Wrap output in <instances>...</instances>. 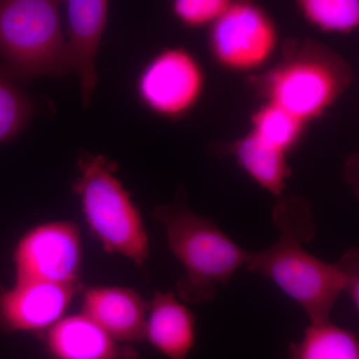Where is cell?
<instances>
[{"label":"cell","mask_w":359,"mask_h":359,"mask_svg":"<svg viewBox=\"0 0 359 359\" xmlns=\"http://www.w3.org/2000/svg\"><path fill=\"white\" fill-rule=\"evenodd\" d=\"M349 69L337 54L308 46L266 77L269 102L306 123L323 114L348 84Z\"/></svg>","instance_id":"cell-5"},{"label":"cell","mask_w":359,"mask_h":359,"mask_svg":"<svg viewBox=\"0 0 359 359\" xmlns=\"http://www.w3.org/2000/svg\"><path fill=\"white\" fill-rule=\"evenodd\" d=\"M285 154L254 132L236 144V155L243 169L257 185L278 198L285 192L290 176Z\"/></svg>","instance_id":"cell-14"},{"label":"cell","mask_w":359,"mask_h":359,"mask_svg":"<svg viewBox=\"0 0 359 359\" xmlns=\"http://www.w3.org/2000/svg\"><path fill=\"white\" fill-rule=\"evenodd\" d=\"M230 4L226 0H177L173 13L183 25L199 27L216 22Z\"/></svg>","instance_id":"cell-19"},{"label":"cell","mask_w":359,"mask_h":359,"mask_svg":"<svg viewBox=\"0 0 359 359\" xmlns=\"http://www.w3.org/2000/svg\"><path fill=\"white\" fill-rule=\"evenodd\" d=\"M149 306L130 287H93L83 292L82 313L117 341L132 344L145 339Z\"/></svg>","instance_id":"cell-11"},{"label":"cell","mask_w":359,"mask_h":359,"mask_svg":"<svg viewBox=\"0 0 359 359\" xmlns=\"http://www.w3.org/2000/svg\"><path fill=\"white\" fill-rule=\"evenodd\" d=\"M45 346L51 359H141L132 344L117 341L83 313L49 328Z\"/></svg>","instance_id":"cell-12"},{"label":"cell","mask_w":359,"mask_h":359,"mask_svg":"<svg viewBox=\"0 0 359 359\" xmlns=\"http://www.w3.org/2000/svg\"><path fill=\"white\" fill-rule=\"evenodd\" d=\"M14 282L78 285L82 264L79 228L70 221H51L29 229L13 252Z\"/></svg>","instance_id":"cell-6"},{"label":"cell","mask_w":359,"mask_h":359,"mask_svg":"<svg viewBox=\"0 0 359 359\" xmlns=\"http://www.w3.org/2000/svg\"><path fill=\"white\" fill-rule=\"evenodd\" d=\"M109 2L105 0H68L65 2L67 45L72 72L79 78L82 105H91L98 76L96 58L107 26Z\"/></svg>","instance_id":"cell-10"},{"label":"cell","mask_w":359,"mask_h":359,"mask_svg":"<svg viewBox=\"0 0 359 359\" xmlns=\"http://www.w3.org/2000/svg\"><path fill=\"white\" fill-rule=\"evenodd\" d=\"M34 106L18 81L0 69V144L11 140L32 120Z\"/></svg>","instance_id":"cell-17"},{"label":"cell","mask_w":359,"mask_h":359,"mask_svg":"<svg viewBox=\"0 0 359 359\" xmlns=\"http://www.w3.org/2000/svg\"><path fill=\"white\" fill-rule=\"evenodd\" d=\"M144 339L168 359H188L196 344L195 316L173 292H156Z\"/></svg>","instance_id":"cell-13"},{"label":"cell","mask_w":359,"mask_h":359,"mask_svg":"<svg viewBox=\"0 0 359 359\" xmlns=\"http://www.w3.org/2000/svg\"><path fill=\"white\" fill-rule=\"evenodd\" d=\"M0 56L4 70L15 81L69 75L59 2L0 1Z\"/></svg>","instance_id":"cell-4"},{"label":"cell","mask_w":359,"mask_h":359,"mask_svg":"<svg viewBox=\"0 0 359 359\" xmlns=\"http://www.w3.org/2000/svg\"><path fill=\"white\" fill-rule=\"evenodd\" d=\"M77 167L72 191L92 235L108 254L120 255L143 268L150 255L148 233L138 205L116 176L117 163L82 152Z\"/></svg>","instance_id":"cell-3"},{"label":"cell","mask_w":359,"mask_h":359,"mask_svg":"<svg viewBox=\"0 0 359 359\" xmlns=\"http://www.w3.org/2000/svg\"><path fill=\"white\" fill-rule=\"evenodd\" d=\"M252 122V132L285 152L297 143L306 124L271 102L264 104L255 113Z\"/></svg>","instance_id":"cell-16"},{"label":"cell","mask_w":359,"mask_h":359,"mask_svg":"<svg viewBox=\"0 0 359 359\" xmlns=\"http://www.w3.org/2000/svg\"><path fill=\"white\" fill-rule=\"evenodd\" d=\"M79 285L37 282H14L0 285V330L41 332L65 316Z\"/></svg>","instance_id":"cell-9"},{"label":"cell","mask_w":359,"mask_h":359,"mask_svg":"<svg viewBox=\"0 0 359 359\" xmlns=\"http://www.w3.org/2000/svg\"><path fill=\"white\" fill-rule=\"evenodd\" d=\"M276 26L259 7L230 4L212 26V50L229 69L248 71L264 65L275 51Z\"/></svg>","instance_id":"cell-8"},{"label":"cell","mask_w":359,"mask_h":359,"mask_svg":"<svg viewBox=\"0 0 359 359\" xmlns=\"http://www.w3.org/2000/svg\"><path fill=\"white\" fill-rule=\"evenodd\" d=\"M306 20L325 32L346 33L359 23V2L354 0H304L301 2Z\"/></svg>","instance_id":"cell-18"},{"label":"cell","mask_w":359,"mask_h":359,"mask_svg":"<svg viewBox=\"0 0 359 359\" xmlns=\"http://www.w3.org/2000/svg\"><path fill=\"white\" fill-rule=\"evenodd\" d=\"M204 74L195 57L183 48L161 51L142 70L137 90L142 103L156 114L177 119L202 95Z\"/></svg>","instance_id":"cell-7"},{"label":"cell","mask_w":359,"mask_h":359,"mask_svg":"<svg viewBox=\"0 0 359 359\" xmlns=\"http://www.w3.org/2000/svg\"><path fill=\"white\" fill-rule=\"evenodd\" d=\"M337 266L344 278V292L353 302L354 308L358 309L359 254L356 248H351L340 259Z\"/></svg>","instance_id":"cell-20"},{"label":"cell","mask_w":359,"mask_h":359,"mask_svg":"<svg viewBox=\"0 0 359 359\" xmlns=\"http://www.w3.org/2000/svg\"><path fill=\"white\" fill-rule=\"evenodd\" d=\"M290 359H359L358 337L330 320L311 323L302 339L290 344Z\"/></svg>","instance_id":"cell-15"},{"label":"cell","mask_w":359,"mask_h":359,"mask_svg":"<svg viewBox=\"0 0 359 359\" xmlns=\"http://www.w3.org/2000/svg\"><path fill=\"white\" fill-rule=\"evenodd\" d=\"M273 216L280 238L269 249L252 252L245 266L273 280L302 306L311 323L330 321L344 292V278L337 263H325L304 249L316 236L311 205L304 198H283Z\"/></svg>","instance_id":"cell-1"},{"label":"cell","mask_w":359,"mask_h":359,"mask_svg":"<svg viewBox=\"0 0 359 359\" xmlns=\"http://www.w3.org/2000/svg\"><path fill=\"white\" fill-rule=\"evenodd\" d=\"M154 217L164 224L170 252L185 269L177 283L182 301L195 304L214 301L218 285L247 266L252 256L216 224L184 205H159Z\"/></svg>","instance_id":"cell-2"}]
</instances>
